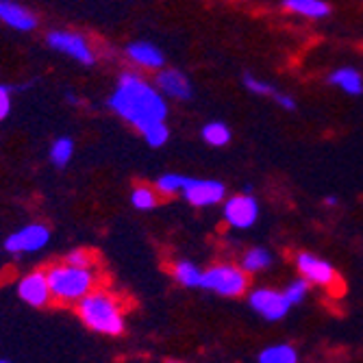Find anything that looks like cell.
I'll list each match as a JSON object with an SVG mask.
<instances>
[{
  "mask_svg": "<svg viewBox=\"0 0 363 363\" xmlns=\"http://www.w3.org/2000/svg\"><path fill=\"white\" fill-rule=\"evenodd\" d=\"M201 287L224 298H240L248 291V272L235 263H216L209 270H203Z\"/></svg>",
  "mask_w": 363,
  "mask_h": 363,
  "instance_id": "obj_4",
  "label": "cell"
},
{
  "mask_svg": "<svg viewBox=\"0 0 363 363\" xmlns=\"http://www.w3.org/2000/svg\"><path fill=\"white\" fill-rule=\"evenodd\" d=\"M296 270H298V274L305 281H309V285L331 287L337 281L335 268L326 259H322L313 252H298L296 255Z\"/></svg>",
  "mask_w": 363,
  "mask_h": 363,
  "instance_id": "obj_11",
  "label": "cell"
},
{
  "mask_svg": "<svg viewBox=\"0 0 363 363\" xmlns=\"http://www.w3.org/2000/svg\"><path fill=\"white\" fill-rule=\"evenodd\" d=\"M107 107L140 133L152 124L166 122L170 113L168 98L140 72H122L118 77Z\"/></svg>",
  "mask_w": 363,
  "mask_h": 363,
  "instance_id": "obj_1",
  "label": "cell"
},
{
  "mask_svg": "<svg viewBox=\"0 0 363 363\" xmlns=\"http://www.w3.org/2000/svg\"><path fill=\"white\" fill-rule=\"evenodd\" d=\"M50 242V228L42 222H30L9 233L3 242V248L9 255H35L44 250Z\"/></svg>",
  "mask_w": 363,
  "mask_h": 363,
  "instance_id": "obj_8",
  "label": "cell"
},
{
  "mask_svg": "<svg viewBox=\"0 0 363 363\" xmlns=\"http://www.w3.org/2000/svg\"><path fill=\"white\" fill-rule=\"evenodd\" d=\"M124 57L140 70L157 72L161 68H166V55H163V50L157 44L146 42V40H138V42L126 44Z\"/></svg>",
  "mask_w": 363,
  "mask_h": 363,
  "instance_id": "obj_13",
  "label": "cell"
},
{
  "mask_svg": "<svg viewBox=\"0 0 363 363\" xmlns=\"http://www.w3.org/2000/svg\"><path fill=\"white\" fill-rule=\"evenodd\" d=\"M0 22L20 33H30L40 24L38 16L18 0H0Z\"/></svg>",
  "mask_w": 363,
  "mask_h": 363,
  "instance_id": "obj_15",
  "label": "cell"
},
{
  "mask_svg": "<svg viewBox=\"0 0 363 363\" xmlns=\"http://www.w3.org/2000/svg\"><path fill=\"white\" fill-rule=\"evenodd\" d=\"M201 138L207 146L211 148H224L233 140V133H230V126L222 120H211L203 126Z\"/></svg>",
  "mask_w": 363,
  "mask_h": 363,
  "instance_id": "obj_19",
  "label": "cell"
},
{
  "mask_svg": "<svg viewBox=\"0 0 363 363\" xmlns=\"http://www.w3.org/2000/svg\"><path fill=\"white\" fill-rule=\"evenodd\" d=\"M144 142L150 146V148H163L168 142H170V128L166 122H159V124H152L148 126L144 133H142Z\"/></svg>",
  "mask_w": 363,
  "mask_h": 363,
  "instance_id": "obj_25",
  "label": "cell"
},
{
  "mask_svg": "<svg viewBox=\"0 0 363 363\" xmlns=\"http://www.w3.org/2000/svg\"><path fill=\"white\" fill-rule=\"evenodd\" d=\"M261 216V205L250 191H240L222 201V220L235 230H248L257 224Z\"/></svg>",
  "mask_w": 363,
  "mask_h": 363,
  "instance_id": "obj_6",
  "label": "cell"
},
{
  "mask_svg": "<svg viewBox=\"0 0 363 363\" xmlns=\"http://www.w3.org/2000/svg\"><path fill=\"white\" fill-rule=\"evenodd\" d=\"M272 252L268 248H263V246H252L244 252L242 261H240V266L244 272L248 274H255V272H263V270H268L272 266Z\"/></svg>",
  "mask_w": 363,
  "mask_h": 363,
  "instance_id": "obj_18",
  "label": "cell"
},
{
  "mask_svg": "<svg viewBox=\"0 0 363 363\" xmlns=\"http://www.w3.org/2000/svg\"><path fill=\"white\" fill-rule=\"evenodd\" d=\"M65 98H68V101H70V103H74V105H79V103H81V101H79V98H77L74 94H68V96H65Z\"/></svg>",
  "mask_w": 363,
  "mask_h": 363,
  "instance_id": "obj_30",
  "label": "cell"
},
{
  "mask_svg": "<svg viewBox=\"0 0 363 363\" xmlns=\"http://www.w3.org/2000/svg\"><path fill=\"white\" fill-rule=\"evenodd\" d=\"M244 87L252 94V96H259V98H268L274 105H279L283 111H296L298 109V103H296V98L287 91H283L281 87H277L274 83L266 81V79H259L255 74H244L242 79Z\"/></svg>",
  "mask_w": 363,
  "mask_h": 363,
  "instance_id": "obj_14",
  "label": "cell"
},
{
  "mask_svg": "<svg viewBox=\"0 0 363 363\" xmlns=\"http://www.w3.org/2000/svg\"><path fill=\"white\" fill-rule=\"evenodd\" d=\"M328 85H333L346 96H363V74L352 65H342L328 74Z\"/></svg>",
  "mask_w": 363,
  "mask_h": 363,
  "instance_id": "obj_16",
  "label": "cell"
},
{
  "mask_svg": "<svg viewBox=\"0 0 363 363\" xmlns=\"http://www.w3.org/2000/svg\"><path fill=\"white\" fill-rule=\"evenodd\" d=\"M183 181H185V174H179V172H163L161 177H157L155 189L159 191V196L170 198V196L181 194Z\"/></svg>",
  "mask_w": 363,
  "mask_h": 363,
  "instance_id": "obj_24",
  "label": "cell"
},
{
  "mask_svg": "<svg viewBox=\"0 0 363 363\" xmlns=\"http://www.w3.org/2000/svg\"><path fill=\"white\" fill-rule=\"evenodd\" d=\"M283 294H285V298L291 303V307H294V305H298V303H303V301L307 298V294H309V281H305L303 277H301V279H294V281L283 289Z\"/></svg>",
  "mask_w": 363,
  "mask_h": 363,
  "instance_id": "obj_26",
  "label": "cell"
},
{
  "mask_svg": "<svg viewBox=\"0 0 363 363\" xmlns=\"http://www.w3.org/2000/svg\"><path fill=\"white\" fill-rule=\"evenodd\" d=\"M283 9L305 20H324L331 16V5L326 0H283Z\"/></svg>",
  "mask_w": 363,
  "mask_h": 363,
  "instance_id": "obj_17",
  "label": "cell"
},
{
  "mask_svg": "<svg viewBox=\"0 0 363 363\" xmlns=\"http://www.w3.org/2000/svg\"><path fill=\"white\" fill-rule=\"evenodd\" d=\"M248 305L255 313H259L261 318L266 320H283L289 309H291V303L285 298L283 291H277V289H270V287H257L248 294Z\"/></svg>",
  "mask_w": 363,
  "mask_h": 363,
  "instance_id": "obj_9",
  "label": "cell"
},
{
  "mask_svg": "<svg viewBox=\"0 0 363 363\" xmlns=\"http://www.w3.org/2000/svg\"><path fill=\"white\" fill-rule=\"evenodd\" d=\"M324 205H326V207H337V205H340V198H337V196H326V198H324Z\"/></svg>",
  "mask_w": 363,
  "mask_h": 363,
  "instance_id": "obj_29",
  "label": "cell"
},
{
  "mask_svg": "<svg viewBox=\"0 0 363 363\" xmlns=\"http://www.w3.org/2000/svg\"><path fill=\"white\" fill-rule=\"evenodd\" d=\"M11 113V89L7 85H0V122L7 120Z\"/></svg>",
  "mask_w": 363,
  "mask_h": 363,
  "instance_id": "obj_28",
  "label": "cell"
},
{
  "mask_svg": "<svg viewBox=\"0 0 363 363\" xmlns=\"http://www.w3.org/2000/svg\"><path fill=\"white\" fill-rule=\"evenodd\" d=\"M74 157V140L70 135L57 138L48 148V159L55 168H68Z\"/></svg>",
  "mask_w": 363,
  "mask_h": 363,
  "instance_id": "obj_20",
  "label": "cell"
},
{
  "mask_svg": "<svg viewBox=\"0 0 363 363\" xmlns=\"http://www.w3.org/2000/svg\"><path fill=\"white\" fill-rule=\"evenodd\" d=\"M46 44L50 50H55L63 57H70L72 61L87 65V68H91V65H96V61H98L94 44L89 42L87 35H83L79 30L55 28L46 35Z\"/></svg>",
  "mask_w": 363,
  "mask_h": 363,
  "instance_id": "obj_5",
  "label": "cell"
},
{
  "mask_svg": "<svg viewBox=\"0 0 363 363\" xmlns=\"http://www.w3.org/2000/svg\"><path fill=\"white\" fill-rule=\"evenodd\" d=\"M63 261H68L72 263V266H83V268H91V266H98V261H96V255L87 248H74L70 250L68 255H65Z\"/></svg>",
  "mask_w": 363,
  "mask_h": 363,
  "instance_id": "obj_27",
  "label": "cell"
},
{
  "mask_svg": "<svg viewBox=\"0 0 363 363\" xmlns=\"http://www.w3.org/2000/svg\"><path fill=\"white\" fill-rule=\"evenodd\" d=\"M155 85L163 96L168 98V101L187 103L194 98V85H191L189 77L179 68H161V70H157Z\"/></svg>",
  "mask_w": 363,
  "mask_h": 363,
  "instance_id": "obj_12",
  "label": "cell"
},
{
  "mask_svg": "<svg viewBox=\"0 0 363 363\" xmlns=\"http://www.w3.org/2000/svg\"><path fill=\"white\" fill-rule=\"evenodd\" d=\"M172 274L174 279L183 285V287H201V279H203V270L196 266L194 261L189 259H181L174 263V268H172Z\"/></svg>",
  "mask_w": 363,
  "mask_h": 363,
  "instance_id": "obj_22",
  "label": "cell"
},
{
  "mask_svg": "<svg viewBox=\"0 0 363 363\" xmlns=\"http://www.w3.org/2000/svg\"><path fill=\"white\" fill-rule=\"evenodd\" d=\"M183 201L189 203L196 209L218 207L226 198V185L218 179H198V177H185L181 194Z\"/></svg>",
  "mask_w": 363,
  "mask_h": 363,
  "instance_id": "obj_7",
  "label": "cell"
},
{
  "mask_svg": "<svg viewBox=\"0 0 363 363\" xmlns=\"http://www.w3.org/2000/svg\"><path fill=\"white\" fill-rule=\"evenodd\" d=\"M159 203H161V198H159V191L155 189V185L140 183L130 189V205H133L138 211H152L159 207Z\"/></svg>",
  "mask_w": 363,
  "mask_h": 363,
  "instance_id": "obj_21",
  "label": "cell"
},
{
  "mask_svg": "<svg viewBox=\"0 0 363 363\" xmlns=\"http://www.w3.org/2000/svg\"><path fill=\"white\" fill-rule=\"evenodd\" d=\"M16 291H18V298L22 303H26L28 307L42 309V307H48L52 303V294H50L46 270H33V272L24 274L18 281Z\"/></svg>",
  "mask_w": 363,
  "mask_h": 363,
  "instance_id": "obj_10",
  "label": "cell"
},
{
  "mask_svg": "<svg viewBox=\"0 0 363 363\" xmlns=\"http://www.w3.org/2000/svg\"><path fill=\"white\" fill-rule=\"evenodd\" d=\"M0 363H11V361H5V359H0Z\"/></svg>",
  "mask_w": 363,
  "mask_h": 363,
  "instance_id": "obj_31",
  "label": "cell"
},
{
  "mask_svg": "<svg viewBox=\"0 0 363 363\" xmlns=\"http://www.w3.org/2000/svg\"><path fill=\"white\" fill-rule=\"evenodd\" d=\"M52 303L59 307H77V303L96 287H101V270L98 266L83 268V266H72L68 261L52 263L46 268Z\"/></svg>",
  "mask_w": 363,
  "mask_h": 363,
  "instance_id": "obj_2",
  "label": "cell"
},
{
  "mask_svg": "<svg viewBox=\"0 0 363 363\" xmlns=\"http://www.w3.org/2000/svg\"><path fill=\"white\" fill-rule=\"evenodd\" d=\"M77 313L81 322L91 328L94 333L101 335H122L124 333V305L120 301V296L113 294L111 289L96 287L89 291L85 298L77 303Z\"/></svg>",
  "mask_w": 363,
  "mask_h": 363,
  "instance_id": "obj_3",
  "label": "cell"
},
{
  "mask_svg": "<svg viewBox=\"0 0 363 363\" xmlns=\"http://www.w3.org/2000/svg\"><path fill=\"white\" fill-rule=\"evenodd\" d=\"M257 363H298V352L289 344H279L261 350Z\"/></svg>",
  "mask_w": 363,
  "mask_h": 363,
  "instance_id": "obj_23",
  "label": "cell"
}]
</instances>
